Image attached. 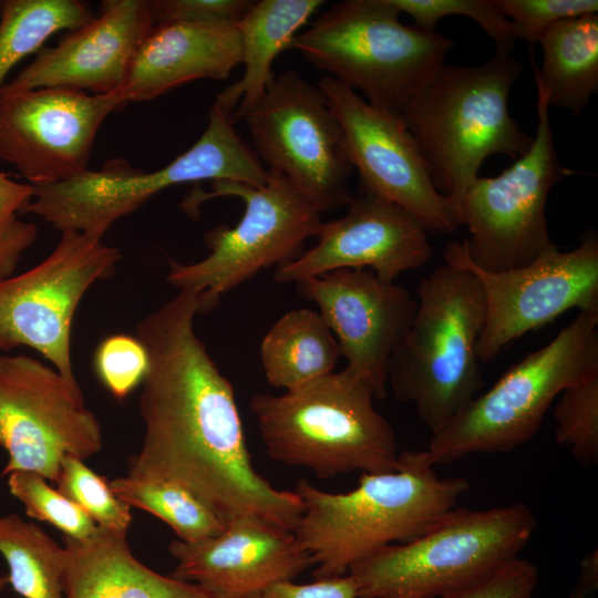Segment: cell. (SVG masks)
Instances as JSON below:
<instances>
[{
	"instance_id": "1",
	"label": "cell",
	"mask_w": 598,
	"mask_h": 598,
	"mask_svg": "<svg viewBox=\"0 0 598 598\" xmlns=\"http://www.w3.org/2000/svg\"><path fill=\"white\" fill-rule=\"evenodd\" d=\"M197 315L196 295L179 290L135 327L150 368L140 395L142 444L127 474L175 482L226 523L252 516L295 532L302 502L256 471L234 386L198 338Z\"/></svg>"
},
{
	"instance_id": "2",
	"label": "cell",
	"mask_w": 598,
	"mask_h": 598,
	"mask_svg": "<svg viewBox=\"0 0 598 598\" xmlns=\"http://www.w3.org/2000/svg\"><path fill=\"white\" fill-rule=\"evenodd\" d=\"M468 488L463 477H440L425 451H403L395 471L362 473L347 493L299 480L293 492L303 512L293 533L317 566L316 578L342 576L379 549L427 532Z\"/></svg>"
},
{
	"instance_id": "3",
	"label": "cell",
	"mask_w": 598,
	"mask_h": 598,
	"mask_svg": "<svg viewBox=\"0 0 598 598\" xmlns=\"http://www.w3.org/2000/svg\"><path fill=\"white\" fill-rule=\"evenodd\" d=\"M524 66L511 54H495L476 66L442 64L404 105L401 117L416 141L435 188L460 203L495 154L517 159L533 137L512 117L511 90Z\"/></svg>"
},
{
	"instance_id": "4",
	"label": "cell",
	"mask_w": 598,
	"mask_h": 598,
	"mask_svg": "<svg viewBox=\"0 0 598 598\" xmlns=\"http://www.w3.org/2000/svg\"><path fill=\"white\" fill-rule=\"evenodd\" d=\"M367 379L346 368L250 401L268 456L310 470L320 478L388 473L399 466L390 423L373 405Z\"/></svg>"
},
{
	"instance_id": "5",
	"label": "cell",
	"mask_w": 598,
	"mask_h": 598,
	"mask_svg": "<svg viewBox=\"0 0 598 598\" xmlns=\"http://www.w3.org/2000/svg\"><path fill=\"white\" fill-rule=\"evenodd\" d=\"M416 295L412 323L389 361L386 384L435 433L483 388L477 343L485 302L476 277L447 264L423 278Z\"/></svg>"
},
{
	"instance_id": "6",
	"label": "cell",
	"mask_w": 598,
	"mask_h": 598,
	"mask_svg": "<svg viewBox=\"0 0 598 598\" xmlns=\"http://www.w3.org/2000/svg\"><path fill=\"white\" fill-rule=\"evenodd\" d=\"M270 177L256 153L235 128L234 114L216 103L208 125L186 152L154 172H142L116 158L100 171L32 185L33 197L23 214L40 216L52 227L101 238L120 218L174 185L229 181L264 186Z\"/></svg>"
},
{
	"instance_id": "7",
	"label": "cell",
	"mask_w": 598,
	"mask_h": 598,
	"mask_svg": "<svg viewBox=\"0 0 598 598\" xmlns=\"http://www.w3.org/2000/svg\"><path fill=\"white\" fill-rule=\"evenodd\" d=\"M400 16L391 0H344L297 33L289 49L370 104L401 115L420 85L444 64L454 42L406 25Z\"/></svg>"
},
{
	"instance_id": "8",
	"label": "cell",
	"mask_w": 598,
	"mask_h": 598,
	"mask_svg": "<svg viewBox=\"0 0 598 598\" xmlns=\"http://www.w3.org/2000/svg\"><path fill=\"white\" fill-rule=\"evenodd\" d=\"M537 522L523 503L451 509L432 528L353 565L358 598H436L518 558Z\"/></svg>"
},
{
	"instance_id": "9",
	"label": "cell",
	"mask_w": 598,
	"mask_h": 598,
	"mask_svg": "<svg viewBox=\"0 0 598 598\" xmlns=\"http://www.w3.org/2000/svg\"><path fill=\"white\" fill-rule=\"evenodd\" d=\"M269 173L260 187L214 181L210 192L195 189L184 199L182 207L189 214L215 197L234 196L244 203L235 226L218 225L205 234V258L189 264L168 260L167 281L196 295L198 315L212 311L224 295L260 270L299 257L306 240L319 233L321 213L287 177Z\"/></svg>"
},
{
	"instance_id": "10",
	"label": "cell",
	"mask_w": 598,
	"mask_h": 598,
	"mask_svg": "<svg viewBox=\"0 0 598 598\" xmlns=\"http://www.w3.org/2000/svg\"><path fill=\"white\" fill-rule=\"evenodd\" d=\"M597 373L598 315L579 312L433 433L427 460L436 465L473 453L509 452L537 433L558 394Z\"/></svg>"
},
{
	"instance_id": "11",
	"label": "cell",
	"mask_w": 598,
	"mask_h": 598,
	"mask_svg": "<svg viewBox=\"0 0 598 598\" xmlns=\"http://www.w3.org/2000/svg\"><path fill=\"white\" fill-rule=\"evenodd\" d=\"M537 128L528 152L495 177H477L460 206L462 241L468 259L486 271L523 267L556 245L551 241L545 206L551 188L574 174L555 151L549 105L537 91Z\"/></svg>"
},
{
	"instance_id": "12",
	"label": "cell",
	"mask_w": 598,
	"mask_h": 598,
	"mask_svg": "<svg viewBox=\"0 0 598 598\" xmlns=\"http://www.w3.org/2000/svg\"><path fill=\"white\" fill-rule=\"evenodd\" d=\"M268 172L287 177L320 213L353 198L340 125L318 87L293 70L276 75L243 118Z\"/></svg>"
},
{
	"instance_id": "13",
	"label": "cell",
	"mask_w": 598,
	"mask_h": 598,
	"mask_svg": "<svg viewBox=\"0 0 598 598\" xmlns=\"http://www.w3.org/2000/svg\"><path fill=\"white\" fill-rule=\"evenodd\" d=\"M121 258L112 246L64 231L54 249L29 270L0 281V350L34 349L72 385L71 328L79 303Z\"/></svg>"
},
{
	"instance_id": "14",
	"label": "cell",
	"mask_w": 598,
	"mask_h": 598,
	"mask_svg": "<svg viewBox=\"0 0 598 598\" xmlns=\"http://www.w3.org/2000/svg\"><path fill=\"white\" fill-rule=\"evenodd\" d=\"M1 475L30 471L55 483L61 462L97 454L103 434L80 386L53 367L25 354H0Z\"/></svg>"
},
{
	"instance_id": "15",
	"label": "cell",
	"mask_w": 598,
	"mask_h": 598,
	"mask_svg": "<svg viewBox=\"0 0 598 598\" xmlns=\"http://www.w3.org/2000/svg\"><path fill=\"white\" fill-rule=\"evenodd\" d=\"M445 264L471 271L485 302V323L477 343L481 363L529 331L550 323L570 309L598 315V237L590 231L569 251L556 246L534 261L506 271L475 266L463 244L450 241Z\"/></svg>"
},
{
	"instance_id": "16",
	"label": "cell",
	"mask_w": 598,
	"mask_h": 598,
	"mask_svg": "<svg viewBox=\"0 0 598 598\" xmlns=\"http://www.w3.org/2000/svg\"><path fill=\"white\" fill-rule=\"evenodd\" d=\"M317 85L340 125L347 156L364 192L402 207L427 231H455L461 226L457 210L435 188L401 115L370 104L332 76H323Z\"/></svg>"
},
{
	"instance_id": "17",
	"label": "cell",
	"mask_w": 598,
	"mask_h": 598,
	"mask_svg": "<svg viewBox=\"0 0 598 598\" xmlns=\"http://www.w3.org/2000/svg\"><path fill=\"white\" fill-rule=\"evenodd\" d=\"M126 105L117 93L62 87H0V159L31 185L68 179L87 168L105 118Z\"/></svg>"
},
{
	"instance_id": "18",
	"label": "cell",
	"mask_w": 598,
	"mask_h": 598,
	"mask_svg": "<svg viewBox=\"0 0 598 598\" xmlns=\"http://www.w3.org/2000/svg\"><path fill=\"white\" fill-rule=\"evenodd\" d=\"M296 288L319 308L347 368L368 380L377 399H385L389 361L416 310L410 290L369 269L333 270L299 280Z\"/></svg>"
},
{
	"instance_id": "19",
	"label": "cell",
	"mask_w": 598,
	"mask_h": 598,
	"mask_svg": "<svg viewBox=\"0 0 598 598\" xmlns=\"http://www.w3.org/2000/svg\"><path fill=\"white\" fill-rule=\"evenodd\" d=\"M427 233L402 207L363 192L343 216L322 223L313 247L277 266L274 279L296 283L338 269H369L394 282L402 272L429 262L433 251Z\"/></svg>"
},
{
	"instance_id": "20",
	"label": "cell",
	"mask_w": 598,
	"mask_h": 598,
	"mask_svg": "<svg viewBox=\"0 0 598 598\" xmlns=\"http://www.w3.org/2000/svg\"><path fill=\"white\" fill-rule=\"evenodd\" d=\"M168 551L177 560L171 576L210 598H261L270 586L313 566L293 532L252 516L229 520L213 537L174 539Z\"/></svg>"
},
{
	"instance_id": "21",
	"label": "cell",
	"mask_w": 598,
	"mask_h": 598,
	"mask_svg": "<svg viewBox=\"0 0 598 598\" xmlns=\"http://www.w3.org/2000/svg\"><path fill=\"white\" fill-rule=\"evenodd\" d=\"M148 0H105L97 16L42 47L8 86L62 87L92 94L117 93L152 30Z\"/></svg>"
},
{
	"instance_id": "22",
	"label": "cell",
	"mask_w": 598,
	"mask_h": 598,
	"mask_svg": "<svg viewBox=\"0 0 598 598\" xmlns=\"http://www.w3.org/2000/svg\"><path fill=\"white\" fill-rule=\"evenodd\" d=\"M236 25L154 24L117 92L125 104L155 99L197 79L224 80L240 64Z\"/></svg>"
},
{
	"instance_id": "23",
	"label": "cell",
	"mask_w": 598,
	"mask_h": 598,
	"mask_svg": "<svg viewBox=\"0 0 598 598\" xmlns=\"http://www.w3.org/2000/svg\"><path fill=\"white\" fill-rule=\"evenodd\" d=\"M63 548L64 598H210L196 585L141 563L127 532L97 526L86 539L64 537Z\"/></svg>"
},
{
	"instance_id": "24",
	"label": "cell",
	"mask_w": 598,
	"mask_h": 598,
	"mask_svg": "<svg viewBox=\"0 0 598 598\" xmlns=\"http://www.w3.org/2000/svg\"><path fill=\"white\" fill-rule=\"evenodd\" d=\"M323 3L321 0L255 1L238 22L244 73L215 101L234 113L235 122L243 120L266 93L275 78L271 68L276 58L289 49L297 32Z\"/></svg>"
},
{
	"instance_id": "25",
	"label": "cell",
	"mask_w": 598,
	"mask_h": 598,
	"mask_svg": "<svg viewBox=\"0 0 598 598\" xmlns=\"http://www.w3.org/2000/svg\"><path fill=\"white\" fill-rule=\"evenodd\" d=\"M538 42L542 66L533 60L537 91L549 106L578 115L598 91V14L560 20Z\"/></svg>"
},
{
	"instance_id": "26",
	"label": "cell",
	"mask_w": 598,
	"mask_h": 598,
	"mask_svg": "<svg viewBox=\"0 0 598 598\" xmlns=\"http://www.w3.org/2000/svg\"><path fill=\"white\" fill-rule=\"evenodd\" d=\"M339 344L318 311L300 308L280 317L260 343L268 383L285 391L334 371Z\"/></svg>"
},
{
	"instance_id": "27",
	"label": "cell",
	"mask_w": 598,
	"mask_h": 598,
	"mask_svg": "<svg viewBox=\"0 0 598 598\" xmlns=\"http://www.w3.org/2000/svg\"><path fill=\"white\" fill-rule=\"evenodd\" d=\"M0 554L22 598H64V548L35 523L17 513L0 516Z\"/></svg>"
},
{
	"instance_id": "28",
	"label": "cell",
	"mask_w": 598,
	"mask_h": 598,
	"mask_svg": "<svg viewBox=\"0 0 598 598\" xmlns=\"http://www.w3.org/2000/svg\"><path fill=\"white\" fill-rule=\"evenodd\" d=\"M79 0H6L0 18V87L22 59L37 53L59 31L78 29L94 18Z\"/></svg>"
},
{
	"instance_id": "29",
	"label": "cell",
	"mask_w": 598,
	"mask_h": 598,
	"mask_svg": "<svg viewBox=\"0 0 598 598\" xmlns=\"http://www.w3.org/2000/svg\"><path fill=\"white\" fill-rule=\"evenodd\" d=\"M110 487L131 508L145 511L167 524L182 542L216 536L227 524L192 492L168 480L126 474L110 481Z\"/></svg>"
},
{
	"instance_id": "30",
	"label": "cell",
	"mask_w": 598,
	"mask_h": 598,
	"mask_svg": "<svg viewBox=\"0 0 598 598\" xmlns=\"http://www.w3.org/2000/svg\"><path fill=\"white\" fill-rule=\"evenodd\" d=\"M556 442L569 447L581 466L598 461V373L571 384L560 393L554 410Z\"/></svg>"
},
{
	"instance_id": "31",
	"label": "cell",
	"mask_w": 598,
	"mask_h": 598,
	"mask_svg": "<svg viewBox=\"0 0 598 598\" xmlns=\"http://www.w3.org/2000/svg\"><path fill=\"white\" fill-rule=\"evenodd\" d=\"M8 488L25 508V514L49 523L64 537L83 540L91 537L97 525L70 498L51 487L42 475L30 471L8 474Z\"/></svg>"
},
{
	"instance_id": "32",
	"label": "cell",
	"mask_w": 598,
	"mask_h": 598,
	"mask_svg": "<svg viewBox=\"0 0 598 598\" xmlns=\"http://www.w3.org/2000/svg\"><path fill=\"white\" fill-rule=\"evenodd\" d=\"M55 484L99 527L128 532L132 523L131 507L118 499L110 482L92 471L83 460L65 456Z\"/></svg>"
},
{
	"instance_id": "33",
	"label": "cell",
	"mask_w": 598,
	"mask_h": 598,
	"mask_svg": "<svg viewBox=\"0 0 598 598\" xmlns=\"http://www.w3.org/2000/svg\"><path fill=\"white\" fill-rule=\"evenodd\" d=\"M409 14L415 25L434 31L447 16H463L474 20L494 42L496 52L511 54L517 41L513 23L495 7L493 0H391Z\"/></svg>"
},
{
	"instance_id": "34",
	"label": "cell",
	"mask_w": 598,
	"mask_h": 598,
	"mask_svg": "<svg viewBox=\"0 0 598 598\" xmlns=\"http://www.w3.org/2000/svg\"><path fill=\"white\" fill-rule=\"evenodd\" d=\"M93 370L107 392L124 400L141 386L150 368L148 353L134 334L114 333L95 348Z\"/></svg>"
},
{
	"instance_id": "35",
	"label": "cell",
	"mask_w": 598,
	"mask_h": 598,
	"mask_svg": "<svg viewBox=\"0 0 598 598\" xmlns=\"http://www.w3.org/2000/svg\"><path fill=\"white\" fill-rule=\"evenodd\" d=\"M33 193L30 183L17 182L0 172V281L14 275L22 255L37 238V226L19 218Z\"/></svg>"
},
{
	"instance_id": "36",
	"label": "cell",
	"mask_w": 598,
	"mask_h": 598,
	"mask_svg": "<svg viewBox=\"0 0 598 598\" xmlns=\"http://www.w3.org/2000/svg\"><path fill=\"white\" fill-rule=\"evenodd\" d=\"M515 30L517 40L529 45L538 42L556 22L597 13V0H493Z\"/></svg>"
},
{
	"instance_id": "37",
	"label": "cell",
	"mask_w": 598,
	"mask_h": 598,
	"mask_svg": "<svg viewBox=\"0 0 598 598\" xmlns=\"http://www.w3.org/2000/svg\"><path fill=\"white\" fill-rule=\"evenodd\" d=\"M255 1L250 0H150L154 24L194 22L237 25Z\"/></svg>"
},
{
	"instance_id": "38",
	"label": "cell",
	"mask_w": 598,
	"mask_h": 598,
	"mask_svg": "<svg viewBox=\"0 0 598 598\" xmlns=\"http://www.w3.org/2000/svg\"><path fill=\"white\" fill-rule=\"evenodd\" d=\"M538 579L536 566L518 557L440 598H532Z\"/></svg>"
},
{
	"instance_id": "39",
	"label": "cell",
	"mask_w": 598,
	"mask_h": 598,
	"mask_svg": "<svg viewBox=\"0 0 598 598\" xmlns=\"http://www.w3.org/2000/svg\"><path fill=\"white\" fill-rule=\"evenodd\" d=\"M261 598H358L353 578L349 575L317 578L308 584L282 581L270 586Z\"/></svg>"
},
{
	"instance_id": "40",
	"label": "cell",
	"mask_w": 598,
	"mask_h": 598,
	"mask_svg": "<svg viewBox=\"0 0 598 598\" xmlns=\"http://www.w3.org/2000/svg\"><path fill=\"white\" fill-rule=\"evenodd\" d=\"M598 586V550L594 549L580 563L577 585L569 598H587Z\"/></svg>"
},
{
	"instance_id": "41",
	"label": "cell",
	"mask_w": 598,
	"mask_h": 598,
	"mask_svg": "<svg viewBox=\"0 0 598 598\" xmlns=\"http://www.w3.org/2000/svg\"><path fill=\"white\" fill-rule=\"evenodd\" d=\"M9 584L8 576L0 575V591Z\"/></svg>"
},
{
	"instance_id": "42",
	"label": "cell",
	"mask_w": 598,
	"mask_h": 598,
	"mask_svg": "<svg viewBox=\"0 0 598 598\" xmlns=\"http://www.w3.org/2000/svg\"><path fill=\"white\" fill-rule=\"evenodd\" d=\"M2 8H3V1H0V18H1V14H2Z\"/></svg>"
},
{
	"instance_id": "43",
	"label": "cell",
	"mask_w": 598,
	"mask_h": 598,
	"mask_svg": "<svg viewBox=\"0 0 598 598\" xmlns=\"http://www.w3.org/2000/svg\"><path fill=\"white\" fill-rule=\"evenodd\" d=\"M0 502H1V496H0Z\"/></svg>"
}]
</instances>
